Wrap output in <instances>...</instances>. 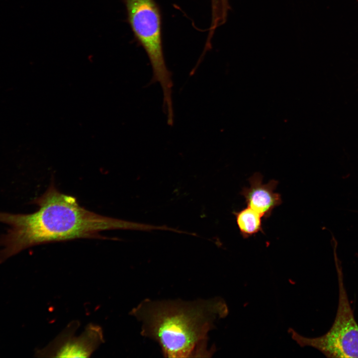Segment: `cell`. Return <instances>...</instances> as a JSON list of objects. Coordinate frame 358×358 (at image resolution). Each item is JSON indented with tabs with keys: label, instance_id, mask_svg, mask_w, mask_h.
<instances>
[{
	"label": "cell",
	"instance_id": "cell-1",
	"mask_svg": "<svg viewBox=\"0 0 358 358\" xmlns=\"http://www.w3.org/2000/svg\"><path fill=\"white\" fill-rule=\"evenodd\" d=\"M38 209L30 214L0 212V222L8 226L0 237V264L38 245L79 239H105L103 231H151L154 225L98 214L81 206L76 197L60 192L52 182L34 199Z\"/></svg>",
	"mask_w": 358,
	"mask_h": 358
},
{
	"label": "cell",
	"instance_id": "cell-2",
	"mask_svg": "<svg viewBox=\"0 0 358 358\" xmlns=\"http://www.w3.org/2000/svg\"><path fill=\"white\" fill-rule=\"evenodd\" d=\"M228 313L225 302L217 297L193 301L146 299L130 314L141 323V335L158 342L165 357L206 358L215 350L208 348V333Z\"/></svg>",
	"mask_w": 358,
	"mask_h": 358
},
{
	"label": "cell",
	"instance_id": "cell-3",
	"mask_svg": "<svg viewBox=\"0 0 358 358\" xmlns=\"http://www.w3.org/2000/svg\"><path fill=\"white\" fill-rule=\"evenodd\" d=\"M136 40L144 49L152 69L150 84L159 83L163 93V111L168 118L174 116L172 72L165 59L160 7L155 0H123Z\"/></svg>",
	"mask_w": 358,
	"mask_h": 358
},
{
	"label": "cell",
	"instance_id": "cell-4",
	"mask_svg": "<svg viewBox=\"0 0 358 358\" xmlns=\"http://www.w3.org/2000/svg\"><path fill=\"white\" fill-rule=\"evenodd\" d=\"M337 244H333L334 260L337 272L339 296L334 322L324 335L315 338L303 336L289 328L288 333L300 347H311L327 358H358V324L351 308L345 289L342 267L337 256Z\"/></svg>",
	"mask_w": 358,
	"mask_h": 358
},
{
	"label": "cell",
	"instance_id": "cell-5",
	"mask_svg": "<svg viewBox=\"0 0 358 358\" xmlns=\"http://www.w3.org/2000/svg\"><path fill=\"white\" fill-rule=\"evenodd\" d=\"M80 323L70 322L47 346L35 351L41 358H89L104 342L101 327L89 324L79 336L75 335Z\"/></svg>",
	"mask_w": 358,
	"mask_h": 358
},
{
	"label": "cell",
	"instance_id": "cell-6",
	"mask_svg": "<svg viewBox=\"0 0 358 358\" xmlns=\"http://www.w3.org/2000/svg\"><path fill=\"white\" fill-rule=\"evenodd\" d=\"M248 180L250 186L243 187L240 194L244 197L247 206L268 219L282 202L281 195L275 192L278 181L271 179L264 183L263 175L260 173H255Z\"/></svg>",
	"mask_w": 358,
	"mask_h": 358
},
{
	"label": "cell",
	"instance_id": "cell-7",
	"mask_svg": "<svg viewBox=\"0 0 358 358\" xmlns=\"http://www.w3.org/2000/svg\"><path fill=\"white\" fill-rule=\"evenodd\" d=\"M233 214L239 232L244 239H248L261 232L264 233L262 216L252 208L247 206Z\"/></svg>",
	"mask_w": 358,
	"mask_h": 358
},
{
	"label": "cell",
	"instance_id": "cell-8",
	"mask_svg": "<svg viewBox=\"0 0 358 358\" xmlns=\"http://www.w3.org/2000/svg\"><path fill=\"white\" fill-rule=\"evenodd\" d=\"M211 16L221 19L228 16L230 9L229 0H211Z\"/></svg>",
	"mask_w": 358,
	"mask_h": 358
}]
</instances>
